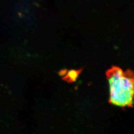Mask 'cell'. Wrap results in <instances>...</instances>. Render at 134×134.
Instances as JSON below:
<instances>
[{
	"label": "cell",
	"instance_id": "1",
	"mask_svg": "<svg viewBox=\"0 0 134 134\" xmlns=\"http://www.w3.org/2000/svg\"><path fill=\"white\" fill-rule=\"evenodd\" d=\"M109 87L111 104L120 107H130L134 103V72L128 69L123 71L113 66L106 71Z\"/></svg>",
	"mask_w": 134,
	"mask_h": 134
},
{
	"label": "cell",
	"instance_id": "2",
	"mask_svg": "<svg viewBox=\"0 0 134 134\" xmlns=\"http://www.w3.org/2000/svg\"><path fill=\"white\" fill-rule=\"evenodd\" d=\"M81 70H70L69 72L67 75L63 78V79L69 82H70V81H73L74 80H76Z\"/></svg>",
	"mask_w": 134,
	"mask_h": 134
}]
</instances>
